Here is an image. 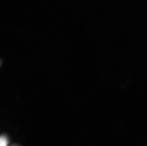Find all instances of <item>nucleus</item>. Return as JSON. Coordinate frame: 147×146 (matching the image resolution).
Returning <instances> with one entry per match:
<instances>
[{
  "label": "nucleus",
  "mask_w": 147,
  "mask_h": 146,
  "mask_svg": "<svg viewBox=\"0 0 147 146\" xmlns=\"http://www.w3.org/2000/svg\"><path fill=\"white\" fill-rule=\"evenodd\" d=\"M8 141L5 136H1L0 139V146H7Z\"/></svg>",
  "instance_id": "1"
}]
</instances>
